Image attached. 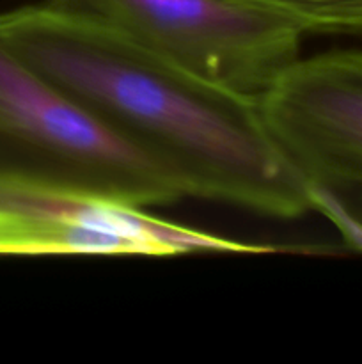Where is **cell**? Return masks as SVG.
<instances>
[{"label": "cell", "mask_w": 362, "mask_h": 364, "mask_svg": "<svg viewBox=\"0 0 362 364\" xmlns=\"http://www.w3.org/2000/svg\"><path fill=\"white\" fill-rule=\"evenodd\" d=\"M0 38L185 196L273 219L311 210L307 185L270 134L259 100L48 4L0 13Z\"/></svg>", "instance_id": "cell-1"}, {"label": "cell", "mask_w": 362, "mask_h": 364, "mask_svg": "<svg viewBox=\"0 0 362 364\" xmlns=\"http://www.w3.org/2000/svg\"><path fill=\"white\" fill-rule=\"evenodd\" d=\"M0 185L149 208L176 181L106 130L0 38Z\"/></svg>", "instance_id": "cell-2"}, {"label": "cell", "mask_w": 362, "mask_h": 364, "mask_svg": "<svg viewBox=\"0 0 362 364\" xmlns=\"http://www.w3.org/2000/svg\"><path fill=\"white\" fill-rule=\"evenodd\" d=\"M190 73L259 100L300 57L302 32L243 0H48Z\"/></svg>", "instance_id": "cell-3"}, {"label": "cell", "mask_w": 362, "mask_h": 364, "mask_svg": "<svg viewBox=\"0 0 362 364\" xmlns=\"http://www.w3.org/2000/svg\"><path fill=\"white\" fill-rule=\"evenodd\" d=\"M259 107L309 191L362 185V52L298 57Z\"/></svg>", "instance_id": "cell-4"}, {"label": "cell", "mask_w": 362, "mask_h": 364, "mask_svg": "<svg viewBox=\"0 0 362 364\" xmlns=\"http://www.w3.org/2000/svg\"><path fill=\"white\" fill-rule=\"evenodd\" d=\"M256 249L155 219L142 208L0 185V252L163 256Z\"/></svg>", "instance_id": "cell-5"}, {"label": "cell", "mask_w": 362, "mask_h": 364, "mask_svg": "<svg viewBox=\"0 0 362 364\" xmlns=\"http://www.w3.org/2000/svg\"><path fill=\"white\" fill-rule=\"evenodd\" d=\"M290 21L302 34H361L362 0H243Z\"/></svg>", "instance_id": "cell-6"}, {"label": "cell", "mask_w": 362, "mask_h": 364, "mask_svg": "<svg viewBox=\"0 0 362 364\" xmlns=\"http://www.w3.org/2000/svg\"><path fill=\"white\" fill-rule=\"evenodd\" d=\"M311 210H318L336 224L344 240L362 251V185L311 188Z\"/></svg>", "instance_id": "cell-7"}]
</instances>
